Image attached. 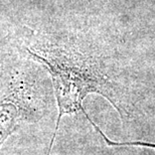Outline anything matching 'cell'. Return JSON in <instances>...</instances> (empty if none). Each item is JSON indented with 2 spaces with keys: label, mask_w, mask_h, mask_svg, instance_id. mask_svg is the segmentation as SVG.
I'll list each match as a JSON object with an SVG mask.
<instances>
[{
  "label": "cell",
  "mask_w": 155,
  "mask_h": 155,
  "mask_svg": "<svg viewBox=\"0 0 155 155\" xmlns=\"http://www.w3.org/2000/svg\"><path fill=\"white\" fill-rule=\"evenodd\" d=\"M31 57L41 63L48 70L54 87L58 101V116L54 133L49 143L46 155H51L54 142L57 137L63 116L82 112L98 133L101 129L93 122L84 109L86 97L92 93L100 94L109 100L121 115L125 112L121 106L115 86L97 63L89 58L58 48L28 49Z\"/></svg>",
  "instance_id": "cell-1"
},
{
  "label": "cell",
  "mask_w": 155,
  "mask_h": 155,
  "mask_svg": "<svg viewBox=\"0 0 155 155\" xmlns=\"http://www.w3.org/2000/svg\"><path fill=\"white\" fill-rule=\"evenodd\" d=\"M36 115L31 95L22 81L11 78L0 87V147L23 122Z\"/></svg>",
  "instance_id": "cell-2"
}]
</instances>
